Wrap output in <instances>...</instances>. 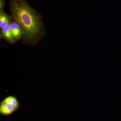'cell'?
I'll return each mask as SVG.
<instances>
[{"mask_svg":"<svg viewBox=\"0 0 121 121\" xmlns=\"http://www.w3.org/2000/svg\"><path fill=\"white\" fill-rule=\"evenodd\" d=\"M12 16H9L4 11L0 12V29L4 28L15 21Z\"/></svg>","mask_w":121,"mask_h":121,"instance_id":"5","label":"cell"},{"mask_svg":"<svg viewBox=\"0 0 121 121\" xmlns=\"http://www.w3.org/2000/svg\"><path fill=\"white\" fill-rule=\"evenodd\" d=\"M10 29L16 43L22 40L24 36L23 30L19 24L14 21L10 25Z\"/></svg>","mask_w":121,"mask_h":121,"instance_id":"3","label":"cell"},{"mask_svg":"<svg viewBox=\"0 0 121 121\" xmlns=\"http://www.w3.org/2000/svg\"><path fill=\"white\" fill-rule=\"evenodd\" d=\"M0 38L10 44H13L16 43L11 32L10 25L0 29Z\"/></svg>","mask_w":121,"mask_h":121,"instance_id":"4","label":"cell"},{"mask_svg":"<svg viewBox=\"0 0 121 121\" xmlns=\"http://www.w3.org/2000/svg\"><path fill=\"white\" fill-rule=\"evenodd\" d=\"M20 107L17 98L12 95L7 96L0 103V113L4 115L11 114Z\"/></svg>","mask_w":121,"mask_h":121,"instance_id":"2","label":"cell"},{"mask_svg":"<svg viewBox=\"0 0 121 121\" xmlns=\"http://www.w3.org/2000/svg\"><path fill=\"white\" fill-rule=\"evenodd\" d=\"M5 5V2L4 0H0V12L4 11Z\"/></svg>","mask_w":121,"mask_h":121,"instance_id":"6","label":"cell"},{"mask_svg":"<svg viewBox=\"0 0 121 121\" xmlns=\"http://www.w3.org/2000/svg\"><path fill=\"white\" fill-rule=\"evenodd\" d=\"M11 16L23 30L22 43L36 46L45 37L46 31L43 17L26 0H9Z\"/></svg>","mask_w":121,"mask_h":121,"instance_id":"1","label":"cell"}]
</instances>
